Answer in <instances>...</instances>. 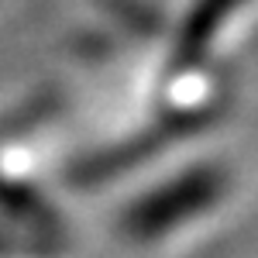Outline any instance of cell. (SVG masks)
I'll return each instance as SVG.
<instances>
[{
	"mask_svg": "<svg viewBox=\"0 0 258 258\" xmlns=\"http://www.w3.org/2000/svg\"><path fill=\"white\" fill-rule=\"evenodd\" d=\"M220 189H224V179H220L214 169H200V172L186 176L176 189H172V200L155 197L152 210H135L131 224H135L138 234H145V231H162V227L179 224L182 217H189V214H197L203 207H210V203L220 197Z\"/></svg>",
	"mask_w": 258,
	"mask_h": 258,
	"instance_id": "6da1fadb",
	"label": "cell"
}]
</instances>
